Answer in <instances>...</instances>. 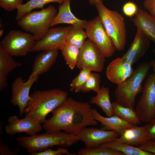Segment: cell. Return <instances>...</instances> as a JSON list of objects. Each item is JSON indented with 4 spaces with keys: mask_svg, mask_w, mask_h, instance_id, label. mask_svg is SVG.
Instances as JSON below:
<instances>
[{
    "mask_svg": "<svg viewBox=\"0 0 155 155\" xmlns=\"http://www.w3.org/2000/svg\"><path fill=\"white\" fill-rule=\"evenodd\" d=\"M110 90L108 87L102 86L96 92L95 96L93 97L89 101L91 104H95L99 107L107 117L113 115L112 103L111 102Z\"/></svg>",
    "mask_w": 155,
    "mask_h": 155,
    "instance_id": "cell-23",
    "label": "cell"
},
{
    "mask_svg": "<svg viewBox=\"0 0 155 155\" xmlns=\"http://www.w3.org/2000/svg\"><path fill=\"white\" fill-rule=\"evenodd\" d=\"M143 5L149 13L155 17V0H144Z\"/></svg>",
    "mask_w": 155,
    "mask_h": 155,
    "instance_id": "cell-37",
    "label": "cell"
},
{
    "mask_svg": "<svg viewBox=\"0 0 155 155\" xmlns=\"http://www.w3.org/2000/svg\"><path fill=\"white\" fill-rule=\"evenodd\" d=\"M135 111L140 121L150 123L155 120V72L147 78Z\"/></svg>",
    "mask_w": 155,
    "mask_h": 155,
    "instance_id": "cell-8",
    "label": "cell"
},
{
    "mask_svg": "<svg viewBox=\"0 0 155 155\" xmlns=\"http://www.w3.org/2000/svg\"><path fill=\"white\" fill-rule=\"evenodd\" d=\"M153 52L155 55V49L153 50ZM151 67L152 68L153 72H155V59L150 62Z\"/></svg>",
    "mask_w": 155,
    "mask_h": 155,
    "instance_id": "cell-40",
    "label": "cell"
},
{
    "mask_svg": "<svg viewBox=\"0 0 155 155\" xmlns=\"http://www.w3.org/2000/svg\"><path fill=\"white\" fill-rule=\"evenodd\" d=\"M84 29L88 38L97 46L105 58L114 54L116 48L98 16L88 21Z\"/></svg>",
    "mask_w": 155,
    "mask_h": 155,
    "instance_id": "cell-9",
    "label": "cell"
},
{
    "mask_svg": "<svg viewBox=\"0 0 155 155\" xmlns=\"http://www.w3.org/2000/svg\"><path fill=\"white\" fill-rule=\"evenodd\" d=\"M112 105L113 115L133 125L140 123L141 121L134 108L121 106L115 102L112 103Z\"/></svg>",
    "mask_w": 155,
    "mask_h": 155,
    "instance_id": "cell-26",
    "label": "cell"
},
{
    "mask_svg": "<svg viewBox=\"0 0 155 155\" xmlns=\"http://www.w3.org/2000/svg\"><path fill=\"white\" fill-rule=\"evenodd\" d=\"M77 155H124L122 153L113 149L99 146L86 148L80 150Z\"/></svg>",
    "mask_w": 155,
    "mask_h": 155,
    "instance_id": "cell-29",
    "label": "cell"
},
{
    "mask_svg": "<svg viewBox=\"0 0 155 155\" xmlns=\"http://www.w3.org/2000/svg\"><path fill=\"white\" fill-rule=\"evenodd\" d=\"M80 49L71 44H64L60 49L69 67L73 70L76 66Z\"/></svg>",
    "mask_w": 155,
    "mask_h": 155,
    "instance_id": "cell-28",
    "label": "cell"
},
{
    "mask_svg": "<svg viewBox=\"0 0 155 155\" xmlns=\"http://www.w3.org/2000/svg\"><path fill=\"white\" fill-rule=\"evenodd\" d=\"M151 67L150 62L142 63L129 77L117 85L115 91V102L121 106L134 108L136 97L142 92V83Z\"/></svg>",
    "mask_w": 155,
    "mask_h": 155,
    "instance_id": "cell-4",
    "label": "cell"
},
{
    "mask_svg": "<svg viewBox=\"0 0 155 155\" xmlns=\"http://www.w3.org/2000/svg\"><path fill=\"white\" fill-rule=\"evenodd\" d=\"M132 65L122 57L117 58L111 61L106 71L107 78L117 85L122 83L133 73Z\"/></svg>",
    "mask_w": 155,
    "mask_h": 155,
    "instance_id": "cell-15",
    "label": "cell"
},
{
    "mask_svg": "<svg viewBox=\"0 0 155 155\" xmlns=\"http://www.w3.org/2000/svg\"><path fill=\"white\" fill-rule=\"evenodd\" d=\"M39 76H36L28 79L26 82H25L22 77H19L12 83L10 102L13 106H18L20 116L22 115L27 103L31 99L29 95L30 89L38 80Z\"/></svg>",
    "mask_w": 155,
    "mask_h": 155,
    "instance_id": "cell-12",
    "label": "cell"
},
{
    "mask_svg": "<svg viewBox=\"0 0 155 155\" xmlns=\"http://www.w3.org/2000/svg\"><path fill=\"white\" fill-rule=\"evenodd\" d=\"M20 149L12 150L9 148L6 145L2 144L1 142L0 144V155H15L17 154L19 151Z\"/></svg>",
    "mask_w": 155,
    "mask_h": 155,
    "instance_id": "cell-35",
    "label": "cell"
},
{
    "mask_svg": "<svg viewBox=\"0 0 155 155\" xmlns=\"http://www.w3.org/2000/svg\"><path fill=\"white\" fill-rule=\"evenodd\" d=\"M57 14V9L50 5L41 10L28 13L20 19L18 25L24 30L32 34L36 41L43 38Z\"/></svg>",
    "mask_w": 155,
    "mask_h": 155,
    "instance_id": "cell-6",
    "label": "cell"
},
{
    "mask_svg": "<svg viewBox=\"0 0 155 155\" xmlns=\"http://www.w3.org/2000/svg\"><path fill=\"white\" fill-rule=\"evenodd\" d=\"M12 56L4 49L0 43V90H1L7 84V76L15 68L19 67L22 63L15 61Z\"/></svg>",
    "mask_w": 155,
    "mask_h": 155,
    "instance_id": "cell-22",
    "label": "cell"
},
{
    "mask_svg": "<svg viewBox=\"0 0 155 155\" xmlns=\"http://www.w3.org/2000/svg\"><path fill=\"white\" fill-rule=\"evenodd\" d=\"M4 32L3 30L2 29H1L0 30V37L2 36Z\"/></svg>",
    "mask_w": 155,
    "mask_h": 155,
    "instance_id": "cell-41",
    "label": "cell"
},
{
    "mask_svg": "<svg viewBox=\"0 0 155 155\" xmlns=\"http://www.w3.org/2000/svg\"><path fill=\"white\" fill-rule=\"evenodd\" d=\"M146 125L148 127L149 140H155V120Z\"/></svg>",
    "mask_w": 155,
    "mask_h": 155,
    "instance_id": "cell-38",
    "label": "cell"
},
{
    "mask_svg": "<svg viewBox=\"0 0 155 155\" xmlns=\"http://www.w3.org/2000/svg\"><path fill=\"white\" fill-rule=\"evenodd\" d=\"M138 8L135 3L132 1H129L123 5L122 11L125 16L131 18L136 14Z\"/></svg>",
    "mask_w": 155,
    "mask_h": 155,
    "instance_id": "cell-33",
    "label": "cell"
},
{
    "mask_svg": "<svg viewBox=\"0 0 155 155\" xmlns=\"http://www.w3.org/2000/svg\"><path fill=\"white\" fill-rule=\"evenodd\" d=\"M64 0H29L26 3L18 5L17 8V12L15 20L18 21L26 14L31 12L33 9L43 8L46 4L56 2L62 4Z\"/></svg>",
    "mask_w": 155,
    "mask_h": 155,
    "instance_id": "cell-25",
    "label": "cell"
},
{
    "mask_svg": "<svg viewBox=\"0 0 155 155\" xmlns=\"http://www.w3.org/2000/svg\"><path fill=\"white\" fill-rule=\"evenodd\" d=\"M71 0H64L63 3L60 5L58 12L53 19L50 27L59 24H67L73 27L84 29L88 21L77 18L73 14L70 8Z\"/></svg>",
    "mask_w": 155,
    "mask_h": 155,
    "instance_id": "cell-18",
    "label": "cell"
},
{
    "mask_svg": "<svg viewBox=\"0 0 155 155\" xmlns=\"http://www.w3.org/2000/svg\"><path fill=\"white\" fill-rule=\"evenodd\" d=\"M79 74L71 81L70 84L71 92L74 91L78 92L82 91V88L86 83L91 71L85 68L80 69Z\"/></svg>",
    "mask_w": 155,
    "mask_h": 155,
    "instance_id": "cell-30",
    "label": "cell"
},
{
    "mask_svg": "<svg viewBox=\"0 0 155 155\" xmlns=\"http://www.w3.org/2000/svg\"><path fill=\"white\" fill-rule=\"evenodd\" d=\"M99 146L110 148L122 153L124 155H155L147 152L140 148L118 141L117 140L104 143Z\"/></svg>",
    "mask_w": 155,
    "mask_h": 155,
    "instance_id": "cell-24",
    "label": "cell"
},
{
    "mask_svg": "<svg viewBox=\"0 0 155 155\" xmlns=\"http://www.w3.org/2000/svg\"><path fill=\"white\" fill-rule=\"evenodd\" d=\"M77 135L87 148L98 146L104 143L115 140L119 136L114 130L85 127L81 130Z\"/></svg>",
    "mask_w": 155,
    "mask_h": 155,
    "instance_id": "cell-13",
    "label": "cell"
},
{
    "mask_svg": "<svg viewBox=\"0 0 155 155\" xmlns=\"http://www.w3.org/2000/svg\"><path fill=\"white\" fill-rule=\"evenodd\" d=\"M105 58L97 46L88 38L80 49L76 67L80 69L85 68L100 72L104 69Z\"/></svg>",
    "mask_w": 155,
    "mask_h": 155,
    "instance_id": "cell-10",
    "label": "cell"
},
{
    "mask_svg": "<svg viewBox=\"0 0 155 155\" xmlns=\"http://www.w3.org/2000/svg\"><path fill=\"white\" fill-rule=\"evenodd\" d=\"M92 111L94 118L100 122L103 125L102 128L106 130H114L119 134V136L124 129L131 128L134 125L116 115L104 117L100 115L96 108H92Z\"/></svg>",
    "mask_w": 155,
    "mask_h": 155,
    "instance_id": "cell-21",
    "label": "cell"
},
{
    "mask_svg": "<svg viewBox=\"0 0 155 155\" xmlns=\"http://www.w3.org/2000/svg\"><path fill=\"white\" fill-rule=\"evenodd\" d=\"M23 0H0V6L5 10L10 12L16 9L23 4Z\"/></svg>",
    "mask_w": 155,
    "mask_h": 155,
    "instance_id": "cell-32",
    "label": "cell"
},
{
    "mask_svg": "<svg viewBox=\"0 0 155 155\" xmlns=\"http://www.w3.org/2000/svg\"><path fill=\"white\" fill-rule=\"evenodd\" d=\"M98 16L107 33L112 40L116 50H123L126 42L127 30L125 19L116 11L108 9L103 3L95 5Z\"/></svg>",
    "mask_w": 155,
    "mask_h": 155,
    "instance_id": "cell-5",
    "label": "cell"
},
{
    "mask_svg": "<svg viewBox=\"0 0 155 155\" xmlns=\"http://www.w3.org/2000/svg\"><path fill=\"white\" fill-rule=\"evenodd\" d=\"M36 40L31 34L19 30L10 31L0 43L12 56L22 57L31 52Z\"/></svg>",
    "mask_w": 155,
    "mask_h": 155,
    "instance_id": "cell-7",
    "label": "cell"
},
{
    "mask_svg": "<svg viewBox=\"0 0 155 155\" xmlns=\"http://www.w3.org/2000/svg\"><path fill=\"white\" fill-rule=\"evenodd\" d=\"M84 29L75 27L72 26L67 35L65 44H72L81 49L86 39L88 38L86 33Z\"/></svg>",
    "mask_w": 155,
    "mask_h": 155,
    "instance_id": "cell-27",
    "label": "cell"
},
{
    "mask_svg": "<svg viewBox=\"0 0 155 155\" xmlns=\"http://www.w3.org/2000/svg\"><path fill=\"white\" fill-rule=\"evenodd\" d=\"M67 93L59 89L37 90L34 92L24 109L25 116L30 117L38 123H44L47 115L67 98Z\"/></svg>",
    "mask_w": 155,
    "mask_h": 155,
    "instance_id": "cell-2",
    "label": "cell"
},
{
    "mask_svg": "<svg viewBox=\"0 0 155 155\" xmlns=\"http://www.w3.org/2000/svg\"><path fill=\"white\" fill-rule=\"evenodd\" d=\"M150 46V40L142 31L137 29L130 47L122 57L132 65L144 56Z\"/></svg>",
    "mask_w": 155,
    "mask_h": 155,
    "instance_id": "cell-16",
    "label": "cell"
},
{
    "mask_svg": "<svg viewBox=\"0 0 155 155\" xmlns=\"http://www.w3.org/2000/svg\"><path fill=\"white\" fill-rule=\"evenodd\" d=\"M148 133L146 125L141 127L134 125L131 128L124 129L116 140L134 146H140L149 140Z\"/></svg>",
    "mask_w": 155,
    "mask_h": 155,
    "instance_id": "cell-19",
    "label": "cell"
},
{
    "mask_svg": "<svg viewBox=\"0 0 155 155\" xmlns=\"http://www.w3.org/2000/svg\"><path fill=\"white\" fill-rule=\"evenodd\" d=\"M72 26L50 28L41 39L36 41L31 52L60 50Z\"/></svg>",
    "mask_w": 155,
    "mask_h": 155,
    "instance_id": "cell-11",
    "label": "cell"
},
{
    "mask_svg": "<svg viewBox=\"0 0 155 155\" xmlns=\"http://www.w3.org/2000/svg\"><path fill=\"white\" fill-rule=\"evenodd\" d=\"M139 147L144 151L155 154V142L148 140L145 143L140 145Z\"/></svg>",
    "mask_w": 155,
    "mask_h": 155,
    "instance_id": "cell-36",
    "label": "cell"
},
{
    "mask_svg": "<svg viewBox=\"0 0 155 155\" xmlns=\"http://www.w3.org/2000/svg\"><path fill=\"white\" fill-rule=\"evenodd\" d=\"M8 124L5 126L6 133L10 136L16 133L25 132L26 134L33 136L40 132L42 127L40 124L30 117L20 119L16 115L10 116L7 120Z\"/></svg>",
    "mask_w": 155,
    "mask_h": 155,
    "instance_id": "cell-14",
    "label": "cell"
},
{
    "mask_svg": "<svg viewBox=\"0 0 155 155\" xmlns=\"http://www.w3.org/2000/svg\"><path fill=\"white\" fill-rule=\"evenodd\" d=\"M58 50L42 51L37 55L34 61L32 71L29 79L47 72L57 60Z\"/></svg>",
    "mask_w": 155,
    "mask_h": 155,
    "instance_id": "cell-17",
    "label": "cell"
},
{
    "mask_svg": "<svg viewBox=\"0 0 155 155\" xmlns=\"http://www.w3.org/2000/svg\"><path fill=\"white\" fill-rule=\"evenodd\" d=\"M92 109L88 102L67 98L52 111V116L46 120L43 127L48 132L62 130L77 135L84 128L98 124V121L93 117Z\"/></svg>",
    "mask_w": 155,
    "mask_h": 155,
    "instance_id": "cell-1",
    "label": "cell"
},
{
    "mask_svg": "<svg viewBox=\"0 0 155 155\" xmlns=\"http://www.w3.org/2000/svg\"><path fill=\"white\" fill-rule=\"evenodd\" d=\"M100 75L97 73L91 72L84 85L81 92L84 93L94 91L96 92L100 89Z\"/></svg>",
    "mask_w": 155,
    "mask_h": 155,
    "instance_id": "cell-31",
    "label": "cell"
},
{
    "mask_svg": "<svg viewBox=\"0 0 155 155\" xmlns=\"http://www.w3.org/2000/svg\"><path fill=\"white\" fill-rule=\"evenodd\" d=\"M132 20L137 29L142 31L155 44V17L139 8Z\"/></svg>",
    "mask_w": 155,
    "mask_h": 155,
    "instance_id": "cell-20",
    "label": "cell"
},
{
    "mask_svg": "<svg viewBox=\"0 0 155 155\" xmlns=\"http://www.w3.org/2000/svg\"><path fill=\"white\" fill-rule=\"evenodd\" d=\"M89 3L92 5H95L97 4L103 3L102 0H89Z\"/></svg>",
    "mask_w": 155,
    "mask_h": 155,
    "instance_id": "cell-39",
    "label": "cell"
},
{
    "mask_svg": "<svg viewBox=\"0 0 155 155\" xmlns=\"http://www.w3.org/2000/svg\"><path fill=\"white\" fill-rule=\"evenodd\" d=\"M80 140L78 135L61 131L46 132L39 135L19 137L15 140L19 146L26 148L30 155L43 151L55 146L68 147L76 144Z\"/></svg>",
    "mask_w": 155,
    "mask_h": 155,
    "instance_id": "cell-3",
    "label": "cell"
},
{
    "mask_svg": "<svg viewBox=\"0 0 155 155\" xmlns=\"http://www.w3.org/2000/svg\"><path fill=\"white\" fill-rule=\"evenodd\" d=\"M73 155L70 153L68 150L66 148H59L57 150H54L49 148L45 151L38 152H36L31 154V155Z\"/></svg>",
    "mask_w": 155,
    "mask_h": 155,
    "instance_id": "cell-34",
    "label": "cell"
}]
</instances>
